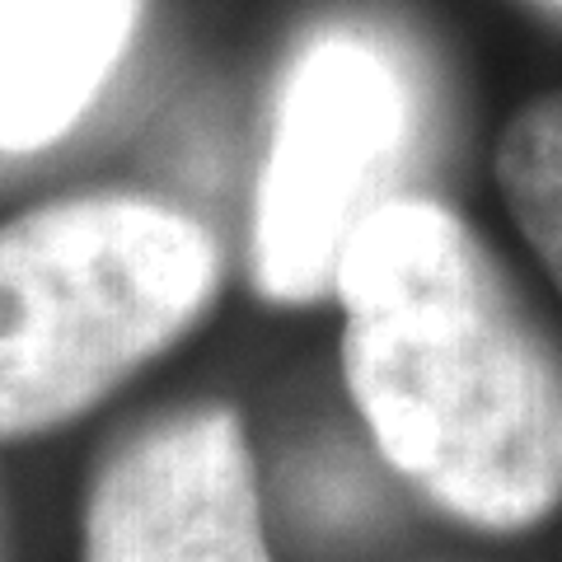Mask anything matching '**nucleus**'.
I'll use <instances>...</instances> for the list:
<instances>
[{
	"label": "nucleus",
	"instance_id": "1",
	"mask_svg": "<svg viewBox=\"0 0 562 562\" xmlns=\"http://www.w3.org/2000/svg\"><path fill=\"white\" fill-rule=\"evenodd\" d=\"M342 371L380 454L479 530L562 502V361L483 239L431 198H390L338 258Z\"/></svg>",
	"mask_w": 562,
	"mask_h": 562
},
{
	"label": "nucleus",
	"instance_id": "2",
	"mask_svg": "<svg viewBox=\"0 0 562 562\" xmlns=\"http://www.w3.org/2000/svg\"><path fill=\"white\" fill-rule=\"evenodd\" d=\"M221 258L146 198H66L0 225V441L109 398L206 314Z\"/></svg>",
	"mask_w": 562,
	"mask_h": 562
},
{
	"label": "nucleus",
	"instance_id": "3",
	"mask_svg": "<svg viewBox=\"0 0 562 562\" xmlns=\"http://www.w3.org/2000/svg\"><path fill=\"white\" fill-rule=\"evenodd\" d=\"M413 90L394 52L366 33L310 38L281 80L268 165L254 202V277L281 305L333 291L357 225L398 192Z\"/></svg>",
	"mask_w": 562,
	"mask_h": 562
},
{
	"label": "nucleus",
	"instance_id": "4",
	"mask_svg": "<svg viewBox=\"0 0 562 562\" xmlns=\"http://www.w3.org/2000/svg\"><path fill=\"white\" fill-rule=\"evenodd\" d=\"M85 562H272L239 417L192 408L132 436L90 487Z\"/></svg>",
	"mask_w": 562,
	"mask_h": 562
},
{
	"label": "nucleus",
	"instance_id": "5",
	"mask_svg": "<svg viewBox=\"0 0 562 562\" xmlns=\"http://www.w3.org/2000/svg\"><path fill=\"white\" fill-rule=\"evenodd\" d=\"M150 0H0V155H29L90 113Z\"/></svg>",
	"mask_w": 562,
	"mask_h": 562
},
{
	"label": "nucleus",
	"instance_id": "6",
	"mask_svg": "<svg viewBox=\"0 0 562 562\" xmlns=\"http://www.w3.org/2000/svg\"><path fill=\"white\" fill-rule=\"evenodd\" d=\"M497 188L562 291V90L530 99L497 140Z\"/></svg>",
	"mask_w": 562,
	"mask_h": 562
},
{
	"label": "nucleus",
	"instance_id": "7",
	"mask_svg": "<svg viewBox=\"0 0 562 562\" xmlns=\"http://www.w3.org/2000/svg\"><path fill=\"white\" fill-rule=\"evenodd\" d=\"M530 5H539L543 14H553V20H562V0H530Z\"/></svg>",
	"mask_w": 562,
	"mask_h": 562
}]
</instances>
